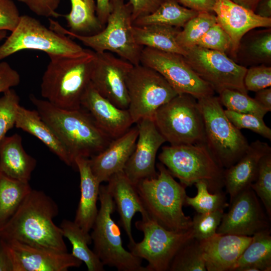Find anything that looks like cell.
Returning a JSON list of instances; mask_svg holds the SVG:
<instances>
[{"label":"cell","instance_id":"cell-1","mask_svg":"<svg viewBox=\"0 0 271 271\" xmlns=\"http://www.w3.org/2000/svg\"><path fill=\"white\" fill-rule=\"evenodd\" d=\"M58 213V206L51 197L42 191L32 189L0 227V238L67 252L61 228L53 220Z\"/></svg>","mask_w":271,"mask_h":271},{"label":"cell","instance_id":"cell-2","mask_svg":"<svg viewBox=\"0 0 271 271\" xmlns=\"http://www.w3.org/2000/svg\"><path fill=\"white\" fill-rule=\"evenodd\" d=\"M29 99L61 142L75 167L76 158H90L102 152L112 141L82 107L72 110L61 108L33 94Z\"/></svg>","mask_w":271,"mask_h":271},{"label":"cell","instance_id":"cell-3","mask_svg":"<svg viewBox=\"0 0 271 271\" xmlns=\"http://www.w3.org/2000/svg\"><path fill=\"white\" fill-rule=\"evenodd\" d=\"M49 62L40 85L41 96L65 109H77L91 83L95 52L85 50L75 55H48Z\"/></svg>","mask_w":271,"mask_h":271},{"label":"cell","instance_id":"cell-4","mask_svg":"<svg viewBox=\"0 0 271 271\" xmlns=\"http://www.w3.org/2000/svg\"><path fill=\"white\" fill-rule=\"evenodd\" d=\"M156 177L140 181L136 188L143 205L150 217L164 228L183 231L192 228V219L183 211L186 187L177 182L161 163L156 165Z\"/></svg>","mask_w":271,"mask_h":271},{"label":"cell","instance_id":"cell-5","mask_svg":"<svg viewBox=\"0 0 271 271\" xmlns=\"http://www.w3.org/2000/svg\"><path fill=\"white\" fill-rule=\"evenodd\" d=\"M110 6L106 27L94 34L72 33L51 18L50 28L79 40L95 52L113 53L133 65L140 64L143 47L134 38L131 6L124 0H110Z\"/></svg>","mask_w":271,"mask_h":271},{"label":"cell","instance_id":"cell-6","mask_svg":"<svg viewBox=\"0 0 271 271\" xmlns=\"http://www.w3.org/2000/svg\"><path fill=\"white\" fill-rule=\"evenodd\" d=\"M158 159L171 175L186 187L204 181L210 192L222 191L224 169L205 143L164 146Z\"/></svg>","mask_w":271,"mask_h":271},{"label":"cell","instance_id":"cell-7","mask_svg":"<svg viewBox=\"0 0 271 271\" xmlns=\"http://www.w3.org/2000/svg\"><path fill=\"white\" fill-rule=\"evenodd\" d=\"M202 113L205 144L224 169L235 164L245 153L249 144L226 116L218 96L197 99Z\"/></svg>","mask_w":271,"mask_h":271},{"label":"cell","instance_id":"cell-8","mask_svg":"<svg viewBox=\"0 0 271 271\" xmlns=\"http://www.w3.org/2000/svg\"><path fill=\"white\" fill-rule=\"evenodd\" d=\"M98 199L100 207L90 234L93 252L104 265L118 271H148L142 258L123 247L120 229L112 218L115 205L106 185H100Z\"/></svg>","mask_w":271,"mask_h":271},{"label":"cell","instance_id":"cell-9","mask_svg":"<svg viewBox=\"0 0 271 271\" xmlns=\"http://www.w3.org/2000/svg\"><path fill=\"white\" fill-rule=\"evenodd\" d=\"M153 119L171 145L205 143L202 113L197 99L191 95L178 94L160 107Z\"/></svg>","mask_w":271,"mask_h":271},{"label":"cell","instance_id":"cell-10","mask_svg":"<svg viewBox=\"0 0 271 271\" xmlns=\"http://www.w3.org/2000/svg\"><path fill=\"white\" fill-rule=\"evenodd\" d=\"M135 222L137 229L143 233L139 242L128 244L129 251L135 256L146 259L148 271L169 270L171 262L178 250L194 238L192 228L183 231L168 230L150 217L142 216Z\"/></svg>","mask_w":271,"mask_h":271},{"label":"cell","instance_id":"cell-11","mask_svg":"<svg viewBox=\"0 0 271 271\" xmlns=\"http://www.w3.org/2000/svg\"><path fill=\"white\" fill-rule=\"evenodd\" d=\"M25 50L41 51L48 55H75L85 49L69 36L47 28L35 18L22 15L16 28L0 46V61Z\"/></svg>","mask_w":271,"mask_h":271},{"label":"cell","instance_id":"cell-12","mask_svg":"<svg viewBox=\"0 0 271 271\" xmlns=\"http://www.w3.org/2000/svg\"><path fill=\"white\" fill-rule=\"evenodd\" d=\"M128 110L134 123L153 118L162 106L179 94L157 71L141 64L133 65L126 80Z\"/></svg>","mask_w":271,"mask_h":271},{"label":"cell","instance_id":"cell-13","mask_svg":"<svg viewBox=\"0 0 271 271\" xmlns=\"http://www.w3.org/2000/svg\"><path fill=\"white\" fill-rule=\"evenodd\" d=\"M183 56L196 74L218 94L225 89L247 93L243 80L247 69L229 58L224 52L195 46Z\"/></svg>","mask_w":271,"mask_h":271},{"label":"cell","instance_id":"cell-14","mask_svg":"<svg viewBox=\"0 0 271 271\" xmlns=\"http://www.w3.org/2000/svg\"><path fill=\"white\" fill-rule=\"evenodd\" d=\"M140 64L159 73L179 94L197 99L214 95V91L192 70L182 55L143 47Z\"/></svg>","mask_w":271,"mask_h":271},{"label":"cell","instance_id":"cell-15","mask_svg":"<svg viewBox=\"0 0 271 271\" xmlns=\"http://www.w3.org/2000/svg\"><path fill=\"white\" fill-rule=\"evenodd\" d=\"M224 213L216 233L252 236L270 229V220L254 191L249 187L237 194Z\"/></svg>","mask_w":271,"mask_h":271},{"label":"cell","instance_id":"cell-16","mask_svg":"<svg viewBox=\"0 0 271 271\" xmlns=\"http://www.w3.org/2000/svg\"><path fill=\"white\" fill-rule=\"evenodd\" d=\"M133 65L111 52H95L91 84L115 106L127 109L129 100L126 80Z\"/></svg>","mask_w":271,"mask_h":271},{"label":"cell","instance_id":"cell-17","mask_svg":"<svg viewBox=\"0 0 271 271\" xmlns=\"http://www.w3.org/2000/svg\"><path fill=\"white\" fill-rule=\"evenodd\" d=\"M11 259L13 271H67L82 261L71 253L29 245L2 238Z\"/></svg>","mask_w":271,"mask_h":271},{"label":"cell","instance_id":"cell-18","mask_svg":"<svg viewBox=\"0 0 271 271\" xmlns=\"http://www.w3.org/2000/svg\"><path fill=\"white\" fill-rule=\"evenodd\" d=\"M138 137L133 153L123 169L126 176L136 186L141 180L155 177L156 158L165 139L157 128L153 118L137 122Z\"/></svg>","mask_w":271,"mask_h":271},{"label":"cell","instance_id":"cell-19","mask_svg":"<svg viewBox=\"0 0 271 271\" xmlns=\"http://www.w3.org/2000/svg\"><path fill=\"white\" fill-rule=\"evenodd\" d=\"M213 12L217 22L229 35L230 51L234 55L238 50L241 40L248 32L256 28L271 26V18L260 17L231 0H216Z\"/></svg>","mask_w":271,"mask_h":271},{"label":"cell","instance_id":"cell-20","mask_svg":"<svg viewBox=\"0 0 271 271\" xmlns=\"http://www.w3.org/2000/svg\"><path fill=\"white\" fill-rule=\"evenodd\" d=\"M81 106L112 140L124 134L134 123L127 109L115 106L99 94L91 83L82 98Z\"/></svg>","mask_w":271,"mask_h":271},{"label":"cell","instance_id":"cell-21","mask_svg":"<svg viewBox=\"0 0 271 271\" xmlns=\"http://www.w3.org/2000/svg\"><path fill=\"white\" fill-rule=\"evenodd\" d=\"M137 126L112 140L102 152L89 158L91 171L100 183L107 182L113 174L123 171L133 153L138 137Z\"/></svg>","mask_w":271,"mask_h":271},{"label":"cell","instance_id":"cell-22","mask_svg":"<svg viewBox=\"0 0 271 271\" xmlns=\"http://www.w3.org/2000/svg\"><path fill=\"white\" fill-rule=\"evenodd\" d=\"M252 236L216 233L199 241L207 271H230Z\"/></svg>","mask_w":271,"mask_h":271},{"label":"cell","instance_id":"cell-23","mask_svg":"<svg viewBox=\"0 0 271 271\" xmlns=\"http://www.w3.org/2000/svg\"><path fill=\"white\" fill-rule=\"evenodd\" d=\"M270 152L271 148L267 143L256 140L249 144L245 153L235 164L224 170V187L230 202L250 187L256 178L260 159Z\"/></svg>","mask_w":271,"mask_h":271},{"label":"cell","instance_id":"cell-24","mask_svg":"<svg viewBox=\"0 0 271 271\" xmlns=\"http://www.w3.org/2000/svg\"><path fill=\"white\" fill-rule=\"evenodd\" d=\"M106 185L119 214V223L125 230L129 244L135 242L132 235L131 221L134 214L142 216L148 213L144 208L138 194L136 186L126 176L123 171L112 175Z\"/></svg>","mask_w":271,"mask_h":271},{"label":"cell","instance_id":"cell-25","mask_svg":"<svg viewBox=\"0 0 271 271\" xmlns=\"http://www.w3.org/2000/svg\"><path fill=\"white\" fill-rule=\"evenodd\" d=\"M75 164L80 174V198L74 222L88 234L98 213L97 201L101 183L91 171L89 158L77 157Z\"/></svg>","mask_w":271,"mask_h":271},{"label":"cell","instance_id":"cell-26","mask_svg":"<svg viewBox=\"0 0 271 271\" xmlns=\"http://www.w3.org/2000/svg\"><path fill=\"white\" fill-rule=\"evenodd\" d=\"M37 162L24 149L21 136L15 133L0 142V172L19 180L29 182Z\"/></svg>","mask_w":271,"mask_h":271},{"label":"cell","instance_id":"cell-27","mask_svg":"<svg viewBox=\"0 0 271 271\" xmlns=\"http://www.w3.org/2000/svg\"><path fill=\"white\" fill-rule=\"evenodd\" d=\"M15 127L36 137L67 165L75 167L56 133L36 110H30L20 105Z\"/></svg>","mask_w":271,"mask_h":271},{"label":"cell","instance_id":"cell-28","mask_svg":"<svg viewBox=\"0 0 271 271\" xmlns=\"http://www.w3.org/2000/svg\"><path fill=\"white\" fill-rule=\"evenodd\" d=\"M180 30L179 28L164 25L133 26L134 38L139 45L185 56L186 51L177 41Z\"/></svg>","mask_w":271,"mask_h":271},{"label":"cell","instance_id":"cell-29","mask_svg":"<svg viewBox=\"0 0 271 271\" xmlns=\"http://www.w3.org/2000/svg\"><path fill=\"white\" fill-rule=\"evenodd\" d=\"M270 233L267 229L253 235L230 271H270Z\"/></svg>","mask_w":271,"mask_h":271},{"label":"cell","instance_id":"cell-30","mask_svg":"<svg viewBox=\"0 0 271 271\" xmlns=\"http://www.w3.org/2000/svg\"><path fill=\"white\" fill-rule=\"evenodd\" d=\"M70 12L63 15L69 32L80 35H90L103 29L96 15L94 0H70Z\"/></svg>","mask_w":271,"mask_h":271},{"label":"cell","instance_id":"cell-31","mask_svg":"<svg viewBox=\"0 0 271 271\" xmlns=\"http://www.w3.org/2000/svg\"><path fill=\"white\" fill-rule=\"evenodd\" d=\"M64 237L71 243V254L84 262L88 271H103L104 265L88 247L92 242L90 234H85L74 221L63 220L60 226Z\"/></svg>","mask_w":271,"mask_h":271},{"label":"cell","instance_id":"cell-32","mask_svg":"<svg viewBox=\"0 0 271 271\" xmlns=\"http://www.w3.org/2000/svg\"><path fill=\"white\" fill-rule=\"evenodd\" d=\"M199 12L181 6L176 0H163L155 11L136 19L133 25L142 26L159 24L183 27Z\"/></svg>","mask_w":271,"mask_h":271},{"label":"cell","instance_id":"cell-33","mask_svg":"<svg viewBox=\"0 0 271 271\" xmlns=\"http://www.w3.org/2000/svg\"><path fill=\"white\" fill-rule=\"evenodd\" d=\"M32 190L29 182L10 178L0 172V227L12 217Z\"/></svg>","mask_w":271,"mask_h":271},{"label":"cell","instance_id":"cell-34","mask_svg":"<svg viewBox=\"0 0 271 271\" xmlns=\"http://www.w3.org/2000/svg\"><path fill=\"white\" fill-rule=\"evenodd\" d=\"M216 23V17L213 13L199 12L179 32L177 36L178 44L185 50L196 46L204 34Z\"/></svg>","mask_w":271,"mask_h":271},{"label":"cell","instance_id":"cell-35","mask_svg":"<svg viewBox=\"0 0 271 271\" xmlns=\"http://www.w3.org/2000/svg\"><path fill=\"white\" fill-rule=\"evenodd\" d=\"M169 271H206L199 241L193 238L186 242L173 258Z\"/></svg>","mask_w":271,"mask_h":271},{"label":"cell","instance_id":"cell-36","mask_svg":"<svg viewBox=\"0 0 271 271\" xmlns=\"http://www.w3.org/2000/svg\"><path fill=\"white\" fill-rule=\"evenodd\" d=\"M194 184L197 193L193 197L187 196L185 204L191 206L197 213H206L224 209L229 205L223 191L214 193L210 192L208 184L204 181H199Z\"/></svg>","mask_w":271,"mask_h":271},{"label":"cell","instance_id":"cell-37","mask_svg":"<svg viewBox=\"0 0 271 271\" xmlns=\"http://www.w3.org/2000/svg\"><path fill=\"white\" fill-rule=\"evenodd\" d=\"M219 99L226 109L239 113L251 114L263 118L268 111L247 93L225 89L219 93Z\"/></svg>","mask_w":271,"mask_h":271},{"label":"cell","instance_id":"cell-38","mask_svg":"<svg viewBox=\"0 0 271 271\" xmlns=\"http://www.w3.org/2000/svg\"><path fill=\"white\" fill-rule=\"evenodd\" d=\"M251 188L261 200L269 219H271V152L260 160L256 178Z\"/></svg>","mask_w":271,"mask_h":271},{"label":"cell","instance_id":"cell-39","mask_svg":"<svg viewBox=\"0 0 271 271\" xmlns=\"http://www.w3.org/2000/svg\"><path fill=\"white\" fill-rule=\"evenodd\" d=\"M20 98L16 91L11 88L0 97V142L7 132L15 126Z\"/></svg>","mask_w":271,"mask_h":271},{"label":"cell","instance_id":"cell-40","mask_svg":"<svg viewBox=\"0 0 271 271\" xmlns=\"http://www.w3.org/2000/svg\"><path fill=\"white\" fill-rule=\"evenodd\" d=\"M224 209L206 213H197L192 219L194 238L200 241L216 233L224 214Z\"/></svg>","mask_w":271,"mask_h":271},{"label":"cell","instance_id":"cell-41","mask_svg":"<svg viewBox=\"0 0 271 271\" xmlns=\"http://www.w3.org/2000/svg\"><path fill=\"white\" fill-rule=\"evenodd\" d=\"M224 112L228 119L238 129H248L264 138L271 140V129L266 125L263 118L227 109H224Z\"/></svg>","mask_w":271,"mask_h":271},{"label":"cell","instance_id":"cell-42","mask_svg":"<svg viewBox=\"0 0 271 271\" xmlns=\"http://www.w3.org/2000/svg\"><path fill=\"white\" fill-rule=\"evenodd\" d=\"M249 58L257 62H270L271 60L270 29L257 33L246 48Z\"/></svg>","mask_w":271,"mask_h":271},{"label":"cell","instance_id":"cell-43","mask_svg":"<svg viewBox=\"0 0 271 271\" xmlns=\"http://www.w3.org/2000/svg\"><path fill=\"white\" fill-rule=\"evenodd\" d=\"M196 46L225 53L230 50L231 40L227 33L217 22L204 34Z\"/></svg>","mask_w":271,"mask_h":271},{"label":"cell","instance_id":"cell-44","mask_svg":"<svg viewBox=\"0 0 271 271\" xmlns=\"http://www.w3.org/2000/svg\"><path fill=\"white\" fill-rule=\"evenodd\" d=\"M247 91L256 92L271 86V67L265 65L251 67L247 69L244 80Z\"/></svg>","mask_w":271,"mask_h":271},{"label":"cell","instance_id":"cell-45","mask_svg":"<svg viewBox=\"0 0 271 271\" xmlns=\"http://www.w3.org/2000/svg\"><path fill=\"white\" fill-rule=\"evenodd\" d=\"M21 16L13 0H0V30L13 32L17 27Z\"/></svg>","mask_w":271,"mask_h":271},{"label":"cell","instance_id":"cell-46","mask_svg":"<svg viewBox=\"0 0 271 271\" xmlns=\"http://www.w3.org/2000/svg\"><path fill=\"white\" fill-rule=\"evenodd\" d=\"M26 5L36 15L50 18L62 17L56 10L60 0H17Z\"/></svg>","mask_w":271,"mask_h":271},{"label":"cell","instance_id":"cell-47","mask_svg":"<svg viewBox=\"0 0 271 271\" xmlns=\"http://www.w3.org/2000/svg\"><path fill=\"white\" fill-rule=\"evenodd\" d=\"M20 81V75L18 71L8 62H0V93L18 85Z\"/></svg>","mask_w":271,"mask_h":271},{"label":"cell","instance_id":"cell-48","mask_svg":"<svg viewBox=\"0 0 271 271\" xmlns=\"http://www.w3.org/2000/svg\"><path fill=\"white\" fill-rule=\"evenodd\" d=\"M163 0H128L131 7L132 19H136L155 11Z\"/></svg>","mask_w":271,"mask_h":271},{"label":"cell","instance_id":"cell-49","mask_svg":"<svg viewBox=\"0 0 271 271\" xmlns=\"http://www.w3.org/2000/svg\"><path fill=\"white\" fill-rule=\"evenodd\" d=\"M184 7L198 12H213L216 0H176Z\"/></svg>","mask_w":271,"mask_h":271},{"label":"cell","instance_id":"cell-50","mask_svg":"<svg viewBox=\"0 0 271 271\" xmlns=\"http://www.w3.org/2000/svg\"><path fill=\"white\" fill-rule=\"evenodd\" d=\"M96 8L97 17L103 27L110 12V0H96Z\"/></svg>","mask_w":271,"mask_h":271},{"label":"cell","instance_id":"cell-51","mask_svg":"<svg viewBox=\"0 0 271 271\" xmlns=\"http://www.w3.org/2000/svg\"><path fill=\"white\" fill-rule=\"evenodd\" d=\"M254 100L268 112L271 111V88L267 87L255 92Z\"/></svg>","mask_w":271,"mask_h":271},{"label":"cell","instance_id":"cell-52","mask_svg":"<svg viewBox=\"0 0 271 271\" xmlns=\"http://www.w3.org/2000/svg\"><path fill=\"white\" fill-rule=\"evenodd\" d=\"M0 271H13V264L5 247L0 238Z\"/></svg>","mask_w":271,"mask_h":271},{"label":"cell","instance_id":"cell-53","mask_svg":"<svg viewBox=\"0 0 271 271\" xmlns=\"http://www.w3.org/2000/svg\"><path fill=\"white\" fill-rule=\"evenodd\" d=\"M255 13L262 18H271V0H260Z\"/></svg>","mask_w":271,"mask_h":271},{"label":"cell","instance_id":"cell-54","mask_svg":"<svg viewBox=\"0 0 271 271\" xmlns=\"http://www.w3.org/2000/svg\"><path fill=\"white\" fill-rule=\"evenodd\" d=\"M233 2L255 12L258 3L260 0H231Z\"/></svg>","mask_w":271,"mask_h":271},{"label":"cell","instance_id":"cell-55","mask_svg":"<svg viewBox=\"0 0 271 271\" xmlns=\"http://www.w3.org/2000/svg\"><path fill=\"white\" fill-rule=\"evenodd\" d=\"M7 31L0 30V42L7 36Z\"/></svg>","mask_w":271,"mask_h":271}]
</instances>
